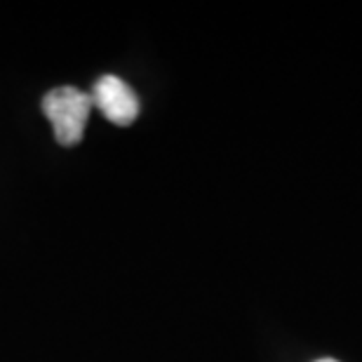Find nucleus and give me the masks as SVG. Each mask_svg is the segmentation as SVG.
<instances>
[{
	"label": "nucleus",
	"instance_id": "obj_1",
	"mask_svg": "<svg viewBox=\"0 0 362 362\" xmlns=\"http://www.w3.org/2000/svg\"><path fill=\"white\" fill-rule=\"evenodd\" d=\"M90 111H92V97L88 92L74 88V85L57 88L52 92H47L45 99H42V113L47 115L57 141L62 146H76V144H81Z\"/></svg>",
	"mask_w": 362,
	"mask_h": 362
},
{
	"label": "nucleus",
	"instance_id": "obj_2",
	"mask_svg": "<svg viewBox=\"0 0 362 362\" xmlns=\"http://www.w3.org/2000/svg\"><path fill=\"white\" fill-rule=\"evenodd\" d=\"M90 97L92 106H97L113 125H132L139 115V99H136L134 90L118 76H101L92 85Z\"/></svg>",
	"mask_w": 362,
	"mask_h": 362
},
{
	"label": "nucleus",
	"instance_id": "obj_3",
	"mask_svg": "<svg viewBox=\"0 0 362 362\" xmlns=\"http://www.w3.org/2000/svg\"><path fill=\"white\" fill-rule=\"evenodd\" d=\"M315 362H339V360H332V358H322V360H315Z\"/></svg>",
	"mask_w": 362,
	"mask_h": 362
}]
</instances>
